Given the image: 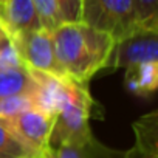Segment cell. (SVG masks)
<instances>
[{
  "instance_id": "cell-1",
  "label": "cell",
  "mask_w": 158,
  "mask_h": 158,
  "mask_svg": "<svg viewBox=\"0 0 158 158\" xmlns=\"http://www.w3.org/2000/svg\"><path fill=\"white\" fill-rule=\"evenodd\" d=\"M53 34L56 57L67 77L89 85L90 79L107 68L115 40L82 22H64Z\"/></svg>"
},
{
  "instance_id": "cell-2",
  "label": "cell",
  "mask_w": 158,
  "mask_h": 158,
  "mask_svg": "<svg viewBox=\"0 0 158 158\" xmlns=\"http://www.w3.org/2000/svg\"><path fill=\"white\" fill-rule=\"evenodd\" d=\"M93 106L95 101L90 95L89 85L73 82L67 102L56 115L48 147L59 149L62 146L79 144L90 139L93 133L89 121Z\"/></svg>"
},
{
  "instance_id": "cell-3",
  "label": "cell",
  "mask_w": 158,
  "mask_h": 158,
  "mask_svg": "<svg viewBox=\"0 0 158 158\" xmlns=\"http://www.w3.org/2000/svg\"><path fill=\"white\" fill-rule=\"evenodd\" d=\"M81 22L109 34L115 42L141 30L133 0H82Z\"/></svg>"
},
{
  "instance_id": "cell-4",
  "label": "cell",
  "mask_w": 158,
  "mask_h": 158,
  "mask_svg": "<svg viewBox=\"0 0 158 158\" xmlns=\"http://www.w3.org/2000/svg\"><path fill=\"white\" fill-rule=\"evenodd\" d=\"M11 39L20 62L28 70L42 71L59 79H68L56 57L51 31L40 28L34 31L11 34Z\"/></svg>"
},
{
  "instance_id": "cell-5",
  "label": "cell",
  "mask_w": 158,
  "mask_h": 158,
  "mask_svg": "<svg viewBox=\"0 0 158 158\" xmlns=\"http://www.w3.org/2000/svg\"><path fill=\"white\" fill-rule=\"evenodd\" d=\"M141 62H158V31L138 30L115 42L107 68L126 70Z\"/></svg>"
},
{
  "instance_id": "cell-6",
  "label": "cell",
  "mask_w": 158,
  "mask_h": 158,
  "mask_svg": "<svg viewBox=\"0 0 158 158\" xmlns=\"http://www.w3.org/2000/svg\"><path fill=\"white\" fill-rule=\"evenodd\" d=\"M54 119V116L45 115L31 107L5 121L31 149H34L42 158H45L50 149V135Z\"/></svg>"
},
{
  "instance_id": "cell-7",
  "label": "cell",
  "mask_w": 158,
  "mask_h": 158,
  "mask_svg": "<svg viewBox=\"0 0 158 158\" xmlns=\"http://www.w3.org/2000/svg\"><path fill=\"white\" fill-rule=\"evenodd\" d=\"M31 73L36 81L34 90L30 95L33 109L56 118V115L60 112V109L67 102L71 84L74 81H71V79H59L56 76H51L42 71L31 70Z\"/></svg>"
},
{
  "instance_id": "cell-8",
  "label": "cell",
  "mask_w": 158,
  "mask_h": 158,
  "mask_svg": "<svg viewBox=\"0 0 158 158\" xmlns=\"http://www.w3.org/2000/svg\"><path fill=\"white\" fill-rule=\"evenodd\" d=\"M135 143L123 158H158V112L153 110L132 124Z\"/></svg>"
},
{
  "instance_id": "cell-9",
  "label": "cell",
  "mask_w": 158,
  "mask_h": 158,
  "mask_svg": "<svg viewBox=\"0 0 158 158\" xmlns=\"http://www.w3.org/2000/svg\"><path fill=\"white\" fill-rule=\"evenodd\" d=\"M10 34L40 30V20L31 0H3L2 14Z\"/></svg>"
},
{
  "instance_id": "cell-10",
  "label": "cell",
  "mask_w": 158,
  "mask_h": 158,
  "mask_svg": "<svg viewBox=\"0 0 158 158\" xmlns=\"http://www.w3.org/2000/svg\"><path fill=\"white\" fill-rule=\"evenodd\" d=\"M36 85L31 70L25 65L0 67V98L6 96H28Z\"/></svg>"
},
{
  "instance_id": "cell-11",
  "label": "cell",
  "mask_w": 158,
  "mask_h": 158,
  "mask_svg": "<svg viewBox=\"0 0 158 158\" xmlns=\"http://www.w3.org/2000/svg\"><path fill=\"white\" fill-rule=\"evenodd\" d=\"M124 150H116L104 146L95 136L90 139L79 143V144H68L59 149H50L45 158H123Z\"/></svg>"
},
{
  "instance_id": "cell-12",
  "label": "cell",
  "mask_w": 158,
  "mask_h": 158,
  "mask_svg": "<svg viewBox=\"0 0 158 158\" xmlns=\"http://www.w3.org/2000/svg\"><path fill=\"white\" fill-rule=\"evenodd\" d=\"M124 82L126 87L138 96L152 95L158 85V62H141L127 67Z\"/></svg>"
},
{
  "instance_id": "cell-13",
  "label": "cell",
  "mask_w": 158,
  "mask_h": 158,
  "mask_svg": "<svg viewBox=\"0 0 158 158\" xmlns=\"http://www.w3.org/2000/svg\"><path fill=\"white\" fill-rule=\"evenodd\" d=\"M0 158H42L0 118Z\"/></svg>"
},
{
  "instance_id": "cell-14",
  "label": "cell",
  "mask_w": 158,
  "mask_h": 158,
  "mask_svg": "<svg viewBox=\"0 0 158 158\" xmlns=\"http://www.w3.org/2000/svg\"><path fill=\"white\" fill-rule=\"evenodd\" d=\"M31 2L37 11V16L44 30L54 31L60 23H64V19L60 16L56 0H31Z\"/></svg>"
},
{
  "instance_id": "cell-15",
  "label": "cell",
  "mask_w": 158,
  "mask_h": 158,
  "mask_svg": "<svg viewBox=\"0 0 158 158\" xmlns=\"http://www.w3.org/2000/svg\"><path fill=\"white\" fill-rule=\"evenodd\" d=\"M133 6L139 28L158 31V0H133Z\"/></svg>"
},
{
  "instance_id": "cell-16",
  "label": "cell",
  "mask_w": 158,
  "mask_h": 158,
  "mask_svg": "<svg viewBox=\"0 0 158 158\" xmlns=\"http://www.w3.org/2000/svg\"><path fill=\"white\" fill-rule=\"evenodd\" d=\"M31 101L28 96H6L0 98V118L8 119L27 109H31Z\"/></svg>"
},
{
  "instance_id": "cell-17",
  "label": "cell",
  "mask_w": 158,
  "mask_h": 158,
  "mask_svg": "<svg viewBox=\"0 0 158 158\" xmlns=\"http://www.w3.org/2000/svg\"><path fill=\"white\" fill-rule=\"evenodd\" d=\"M64 22H81L82 0H56Z\"/></svg>"
},
{
  "instance_id": "cell-18",
  "label": "cell",
  "mask_w": 158,
  "mask_h": 158,
  "mask_svg": "<svg viewBox=\"0 0 158 158\" xmlns=\"http://www.w3.org/2000/svg\"><path fill=\"white\" fill-rule=\"evenodd\" d=\"M8 36H10V31H8V28H6L3 19L0 17V42H2L5 37H8Z\"/></svg>"
},
{
  "instance_id": "cell-19",
  "label": "cell",
  "mask_w": 158,
  "mask_h": 158,
  "mask_svg": "<svg viewBox=\"0 0 158 158\" xmlns=\"http://www.w3.org/2000/svg\"><path fill=\"white\" fill-rule=\"evenodd\" d=\"M2 5L3 3H2V0H0V14H2Z\"/></svg>"
},
{
  "instance_id": "cell-20",
  "label": "cell",
  "mask_w": 158,
  "mask_h": 158,
  "mask_svg": "<svg viewBox=\"0 0 158 158\" xmlns=\"http://www.w3.org/2000/svg\"><path fill=\"white\" fill-rule=\"evenodd\" d=\"M2 3H3V0H2ZM2 6H3V5H2Z\"/></svg>"
}]
</instances>
